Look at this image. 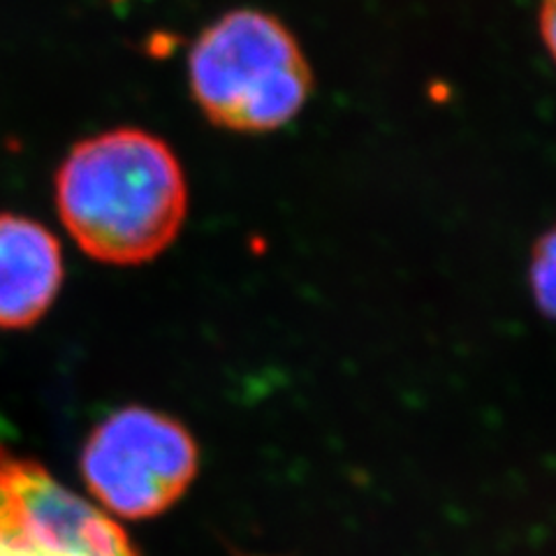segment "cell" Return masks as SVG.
Wrapping results in <instances>:
<instances>
[{"mask_svg": "<svg viewBox=\"0 0 556 556\" xmlns=\"http://www.w3.org/2000/svg\"><path fill=\"white\" fill-rule=\"evenodd\" d=\"M56 206L65 230L93 260L139 265L177 239L188 186L161 137L118 128L84 139L59 167Z\"/></svg>", "mask_w": 556, "mask_h": 556, "instance_id": "obj_1", "label": "cell"}, {"mask_svg": "<svg viewBox=\"0 0 556 556\" xmlns=\"http://www.w3.org/2000/svg\"><path fill=\"white\" fill-rule=\"evenodd\" d=\"M554 247H556L554 232H547L543 239H538L533 257H531V269H529V281H531L535 304L547 318L554 313V265H556Z\"/></svg>", "mask_w": 556, "mask_h": 556, "instance_id": "obj_6", "label": "cell"}, {"mask_svg": "<svg viewBox=\"0 0 556 556\" xmlns=\"http://www.w3.org/2000/svg\"><path fill=\"white\" fill-rule=\"evenodd\" d=\"M538 30H541V38L547 47L549 54H554V24H556V0H543L541 8H538Z\"/></svg>", "mask_w": 556, "mask_h": 556, "instance_id": "obj_7", "label": "cell"}, {"mask_svg": "<svg viewBox=\"0 0 556 556\" xmlns=\"http://www.w3.org/2000/svg\"><path fill=\"white\" fill-rule=\"evenodd\" d=\"M188 429L159 410L128 406L100 422L81 452V476L100 506L124 519H149L177 503L198 476Z\"/></svg>", "mask_w": 556, "mask_h": 556, "instance_id": "obj_3", "label": "cell"}, {"mask_svg": "<svg viewBox=\"0 0 556 556\" xmlns=\"http://www.w3.org/2000/svg\"><path fill=\"white\" fill-rule=\"evenodd\" d=\"M193 98L212 124L269 132L302 112L313 73L290 28L263 10L239 8L206 26L188 56Z\"/></svg>", "mask_w": 556, "mask_h": 556, "instance_id": "obj_2", "label": "cell"}, {"mask_svg": "<svg viewBox=\"0 0 556 556\" xmlns=\"http://www.w3.org/2000/svg\"><path fill=\"white\" fill-rule=\"evenodd\" d=\"M63 283L59 239L26 216L0 214V327L24 329L54 304Z\"/></svg>", "mask_w": 556, "mask_h": 556, "instance_id": "obj_5", "label": "cell"}, {"mask_svg": "<svg viewBox=\"0 0 556 556\" xmlns=\"http://www.w3.org/2000/svg\"><path fill=\"white\" fill-rule=\"evenodd\" d=\"M0 556H139L126 531L0 443Z\"/></svg>", "mask_w": 556, "mask_h": 556, "instance_id": "obj_4", "label": "cell"}]
</instances>
